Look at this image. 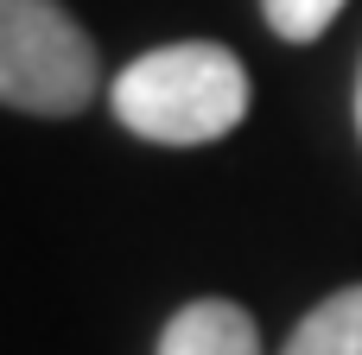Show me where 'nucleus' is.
Masks as SVG:
<instances>
[{"label":"nucleus","instance_id":"423d86ee","mask_svg":"<svg viewBox=\"0 0 362 355\" xmlns=\"http://www.w3.org/2000/svg\"><path fill=\"white\" fill-rule=\"evenodd\" d=\"M356 121H362V83H356Z\"/></svg>","mask_w":362,"mask_h":355},{"label":"nucleus","instance_id":"20e7f679","mask_svg":"<svg viewBox=\"0 0 362 355\" xmlns=\"http://www.w3.org/2000/svg\"><path fill=\"white\" fill-rule=\"evenodd\" d=\"M280 355H362V286H344L325 305H312Z\"/></svg>","mask_w":362,"mask_h":355},{"label":"nucleus","instance_id":"f03ea898","mask_svg":"<svg viewBox=\"0 0 362 355\" xmlns=\"http://www.w3.org/2000/svg\"><path fill=\"white\" fill-rule=\"evenodd\" d=\"M102 89L89 32L57 0H0V108L83 114Z\"/></svg>","mask_w":362,"mask_h":355},{"label":"nucleus","instance_id":"7ed1b4c3","mask_svg":"<svg viewBox=\"0 0 362 355\" xmlns=\"http://www.w3.org/2000/svg\"><path fill=\"white\" fill-rule=\"evenodd\" d=\"M159 355H261V330L235 299H191L165 324Z\"/></svg>","mask_w":362,"mask_h":355},{"label":"nucleus","instance_id":"39448f33","mask_svg":"<svg viewBox=\"0 0 362 355\" xmlns=\"http://www.w3.org/2000/svg\"><path fill=\"white\" fill-rule=\"evenodd\" d=\"M261 13H267V25L286 38V44H312V38H325V25L344 13V0H261Z\"/></svg>","mask_w":362,"mask_h":355},{"label":"nucleus","instance_id":"f257e3e1","mask_svg":"<svg viewBox=\"0 0 362 355\" xmlns=\"http://www.w3.org/2000/svg\"><path fill=\"white\" fill-rule=\"evenodd\" d=\"M108 102H115V121L153 146H210L242 127L248 70L235 51L185 38V44H159L134 57L115 76Z\"/></svg>","mask_w":362,"mask_h":355}]
</instances>
